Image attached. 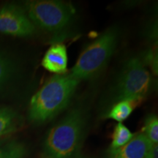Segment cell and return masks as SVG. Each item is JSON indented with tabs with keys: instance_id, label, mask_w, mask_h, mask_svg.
Returning <instances> with one entry per match:
<instances>
[{
	"instance_id": "7c38bea8",
	"label": "cell",
	"mask_w": 158,
	"mask_h": 158,
	"mask_svg": "<svg viewBox=\"0 0 158 158\" xmlns=\"http://www.w3.org/2000/svg\"><path fill=\"white\" fill-rule=\"evenodd\" d=\"M27 154V149L23 143L10 141L0 146V158H23Z\"/></svg>"
},
{
	"instance_id": "52a82bcc",
	"label": "cell",
	"mask_w": 158,
	"mask_h": 158,
	"mask_svg": "<svg viewBox=\"0 0 158 158\" xmlns=\"http://www.w3.org/2000/svg\"><path fill=\"white\" fill-rule=\"evenodd\" d=\"M152 145L145 134H136L124 147L109 152L108 158H145Z\"/></svg>"
},
{
	"instance_id": "5b68a950",
	"label": "cell",
	"mask_w": 158,
	"mask_h": 158,
	"mask_svg": "<svg viewBox=\"0 0 158 158\" xmlns=\"http://www.w3.org/2000/svg\"><path fill=\"white\" fill-rule=\"evenodd\" d=\"M26 13L35 25L50 31L64 28L75 14L70 3L55 0H39L26 3Z\"/></svg>"
},
{
	"instance_id": "277c9868",
	"label": "cell",
	"mask_w": 158,
	"mask_h": 158,
	"mask_svg": "<svg viewBox=\"0 0 158 158\" xmlns=\"http://www.w3.org/2000/svg\"><path fill=\"white\" fill-rule=\"evenodd\" d=\"M152 78L138 57H131L124 62L111 89L114 103L127 99L143 100L149 94Z\"/></svg>"
},
{
	"instance_id": "8fae6325",
	"label": "cell",
	"mask_w": 158,
	"mask_h": 158,
	"mask_svg": "<svg viewBox=\"0 0 158 158\" xmlns=\"http://www.w3.org/2000/svg\"><path fill=\"white\" fill-rule=\"evenodd\" d=\"M133 136V134L125 125L120 122L118 123L114 128L112 135V141L110 143L109 152L124 147L128 142L131 141Z\"/></svg>"
},
{
	"instance_id": "6da1fadb",
	"label": "cell",
	"mask_w": 158,
	"mask_h": 158,
	"mask_svg": "<svg viewBox=\"0 0 158 158\" xmlns=\"http://www.w3.org/2000/svg\"><path fill=\"white\" fill-rule=\"evenodd\" d=\"M79 81L71 75H54L31 99L29 118L36 124L49 122L68 106Z\"/></svg>"
},
{
	"instance_id": "30bf717a",
	"label": "cell",
	"mask_w": 158,
	"mask_h": 158,
	"mask_svg": "<svg viewBox=\"0 0 158 158\" xmlns=\"http://www.w3.org/2000/svg\"><path fill=\"white\" fill-rule=\"evenodd\" d=\"M21 119L8 107H0V138L14 133L21 126Z\"/></svg>"
},
{
	"instance_id": "7a4b0ae2",
	"label": "cell",
	"mask_w": 158,
	"mask_h": 158,
	"mask_svg": "<svg viewBox=\"0 0 158 158\" xmlns=\"http://www.w3.org/2000/svg\"><path fill=\"white\" fill-rule=\"evenodd\" d=\"M82 110H70L49 130L45 138L44 150L50 158H70L79 148L85 127Z\"/></svg>"
},
{
	"instance_id": "4fadbf2b",
	"label": "cell",
	"mask_w": 158,
	"mask_h": 158,
	"mask_svg": "<svg viewBox=\"0 0 158 158\" xmlns=\"http://www.w3.org/2000/svg\"><path fill=\"white\" fill-rule=\"evenodd\" d=\"M143 133L152 144L158 143V118L155 114H149L144 122Z\"/></svg>"
},
{
	"instance_id": "9c48e42d",
	"label": "cell",
	"mask_w": 158,
	"mask_h": 158,
	"mask_svg": "<svg viewBox=\"0 0 158 158\" xmlns=\"http://www.w3.org/2000/svg\"><path fill=\"white\" fill-rule=\"evenodd\" d=\"M141 101V100L137 99H127L116 102L108 110L107 118L117 121L118 123H122V122L129 117L138 103Z\"/></svg>"
},
{
	"instance_id": "9a60e30c",
	"label": "cell",
	"mask_w": 158,
	"mask_h": 158,
	"mask_svg": "<svg viewBox=\"0 0 158 158\" xmlns=\"http://www.w3.org/2000/svg\"><path fill=\"white\" fill-rule=\"evenodd\" d=\"M141 61L143 64L149 66L155 75H157V45L154 44L143 52Z\"/></svg>"
},
{
	"instance_id": "3957f363",
	"label": "cell",
	"mask_w": 158,
	"mask_h": 158,
	"mask_svg": "<svg viewBox=\"0 0 158 158\" xmlns=\"http://www.w3.org/2000/svg\"><path fill=\"white\" fill-rule=\"evenodd\" d=\"M119 29L111 27L81 54L70 74L79 81L98 76L108 64L117 46Z\"/></svg>"
},
{
	"instance_id": "ba28073f",
	"label": "cell",
	"mask_w": 158,
	"mask_h": 158,
	"mask_svg": "<svg viewBox=\"0 0 158 158\" xmlns=\"http://www.w3.org/2000/svg\"><path fill=\"white\" fill-rule=\"evenodd\" d=\"M41 64L45 70L56 75L66 73L68 64L66 46L62 43L51 45L45 52Z\"/></svg>"
},
{
	"instance_id": "5bb4252c",
	"label": "cell",
	"mask_w": 158,
	"mask_h": 158,
	"mask_svg": "<svg viewBox=\"0 0 158 158\" xmlns=\"http://www.w3.org/2000/svg\"><path fill=\"white\" fill-rule=\"evenodd\" d=\"M15 72V66L8 57L0 53V87L5 85Z\"/></svg>"
},
{
	"instance_id": "2e32d148",
	"label": "cell",
	"mask_w": 158,
	"mask_h": 158,
	"mask_svg": "<svg viewBox=\"0 0 158 158\" xmlns=\"http://www.w3.org/2000/svg\"><path fill=\"white\" fill-rule=\"evenodd\" d=\"M2 144V142H0V146H1Z\"/></svg>"
},
{
	"instance_id": "8992f818",
	"label": "cell",
	"mask_w": 158,
	"mask_h": 158,
	"mask_svg": "<svg viewBox=\"0 0 158 158\" xmlns=\"http://www.w3.org/2000/svg\"><path fill=\"white\" fill-rule=\"evenodd\" d=\"M0 32L26 37L35 35L36 27L24 10L14 4H7L0 8Z\"/></svg>"
}]
</instances>
